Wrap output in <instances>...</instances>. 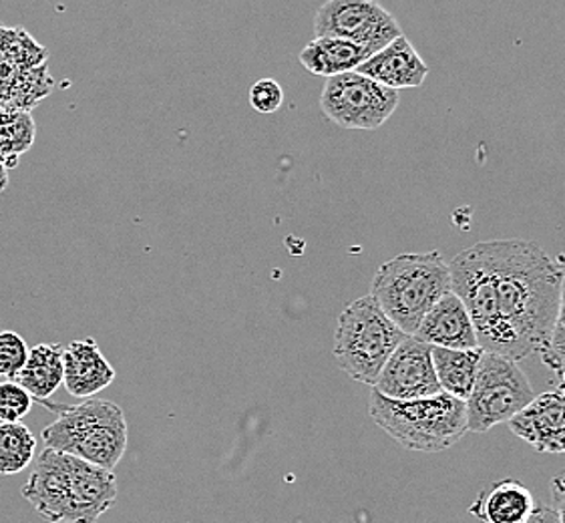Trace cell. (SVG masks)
<instances>
[{
    "label": "cell",
    "instance_id": "obj_1",
    "mask_svg": "<svg viewBox=\"0 0 565 523\" xmlns=\"http://www.w3.org/2000/svg\"><path fill=\"white\" fill-rule=\"evenodd\" d=\"M479 244L495 278L501 319L527 353H545L562 295L557 262L530 239H489Z\"/></svg>",
    "mask_w": 565,
    "mask_h": 523
},
{
    "label": "cell",
    "instance_id": "obj_2",
    "mask_svg": "<svg viewBox=\"0 0 565 523\" xmlns=\"http://www.w3.org/2000/svg\"><path fill=\"white\" fill-rule=\"evenodd\" d=\"M451 292L449 264L439 252L398 254L374 274L371 296L386 319L407 337L417 332L430 308Z\"/></svg>",
    "mask_w": 565,
    "mask_h": 523
},
{
    "label": "cell",
    "instance_id": "obj_3",
    "mask_svg": "<svg viewBox=\"0 0 565 523\" xmlns=\"http://www.w3.org/2000/svg\"><path fill=\"white\" fill-rule=\"evenodd\" d=\"M57 419L43 429L46 449L77 457L90 466L114 471L127 449V421L124 410L107 398H85L77 405H51Z\"/></svg>",
    "mask_w": 565,
    "mask_h": 523
},
{
    "label": "cell",
    "instance_id": "obj_4",
    "mask_svg": "<svg viewBox=\"0 0 565 523\" xmlns=\"http://www.w3.org/2000/svg\"><path fill=\"white\" fill-rule=\"evenodd\" d=\"M369 415L396 444L423 453L445 451L467 433L465 403L447 393L417 401H393L373 391Z\"/></svg>",
    "mask_w": 565,
    "mask_h": 523
},
{
    "label": "cell",
    "instance_id": "obj_5",
    "mask_svg": "<svg viewBox=\"0 0 565 523\" xmlns=\"http://www.w3.org/2000/svg\"><path fill=\"white\" fill-rule=\"evenodd\" d=\"M449 274L451 290L459 296L473 322L479 349L483 353L505 356L515 363L527 359L530 353L505 324V320L501 319L495 278L487 264L481 244L459 252L449 264Z\"/></svg>",
    "mask_w": 565,
    "mask_h": 523
},
{
    "label": "cell",
    "instance_id": "obj_6",
    "mask_svg": "<svg viewBox=\"0 0 565 523\" xmlns=\"http://www.w3.org/2000/svg\"><path fill=\"white\" fill-rule=\"evenodd\" d=\"M405 337L403 330L386 319L373 296H362L340 312L334 359L351 378L373 387L386 361Z\"/></svg>",
    "mask_w": 565,
    "mask_h": 523
},
{
    "label": "cell",
    "instance_id": "obj_7",
    "mask_svg": "<svg viewBox=\"0 0 565 523\" xmlns=\"http://www.w3.org/2000/svg\"><path fill=\"white\" fill-rule=\"evenodd\" d=\"M55 89L49 51L21 26H0V109L33 111Z\"/></svg>",
    "mask_w": 565,
    "mask_h": 523
},
{
    "label": "cell",
    "instance_id": "obj_8",
    "mask_svg": "<svg viewBox=\"0 0 565 523\" xmlns=\"http://www.w3.org/2000/svg\"><path fill=\"white\" fill-rule=\"evenodd\" d=\"M535 398L532 383L520 364L499 354H481L476 385L465 401L467 431L487 433L509 423Z\"/></svg>",
    "mask_w": 565,
    "mask_h": 523
},
{
    "label": "cell",
    "instance_id": "obj_9",
    "mask_svg": "<svg viewBox=\"0 0 565 523\" xmlns=\"http://www.w3.org/2000/svg\"><path fill=\"white\" fill-rule=\"evenodd\" d=\"M401 102L398 92L359 75L356 71L330 77L320 95L322 114L344 129L373 131L385 126Z\"/></svg>",
    "mask_w": 565,
    "mask_h": 523
},
{
    "label": "cell",
    "instance_id": "obj_10",
    "mask_svg": "<svg viewBox=\"0 0 565 523\" xmlns=\"http://www.w3.org/2000/svg\"><path fill=\"white\" fill-rule=\"evenodd\" d=\"M315 33L317 39H340L379 53L398 39L403 29L393 12L374 0H328L315 17Z\"/></svg>",
    "mask_w": 565,
    "mask_h": 523
},
{
    "label": "cell",
    "instance_id": "obj_11",
    "mask_svg": "<svg viewBox=\"0 0 565 523\" xmlns=\"http://www.w3.org/2000/svg\"><path fill=\"white\" fill-rule=\"evenodd\" d=\"M373 391L393 401H417L443 393L433 366V346L405 337L374 381Z\"/></svg>",
    "mask_w": 565,
    "mask_h": 523
},
{
    "label": "cell",
    "instance_id": "obj_12",
    "mask_svg": "<svg viewBox=\"0 0 565 523\" xmlns=\"http://www.w3.org/2000/svg\"><path fill=\"white\" fill-rule=\"evenodd\" d=\"M23 498L45 522H71V483L68 456L45 449L23 488Z\"/></svg>",
    "mask_w": 565,
    "mask_h": 523
},
{
    "label": "cell",
    "instance_id": "obj_13",
    "mask_svg": "<svg viewBox=\"0 0 565 523\" xmlns=\"http://www.w3.org/2000/svg\"><path fill=\"white\" fill-rule=\"evenodd\" d=\"M525 444L540 453H565V397L550 391L533 398L532 403L508 423Z\"/></svg>",
    "mask_w": 565,
    "mask_h": 523
},
{
    "label": "cell",
    "instance_id": "obj_14",
    "mask_svg": "<svg viewBox=\"0 0 565 523\" xmlns=\"http://www.w3.org/2000/svg\"><path fill=\"white\" fill-rule=\"evenodd\" d=\"M413 337L417 341L430 344L433 349H451V351L479 349L473 322L469 319L463 302L452 290L430 308Z\"/></svg>",
    "mask_w": 565,
    "mask_h": 523
},
{
    "label": "cell",
    "instance_id": "obj_15",
    "mask_svg": "<svg viewBox=\"0 0 565 523\" xmlns=\"http://www.w3.org/2000/svg\"><path fill=\"white\" fill-rule=\"evenodd\" d=\"M356 73L385 85L393 92H401L420 87L429 75V67L418 55L417 49L411 45L407 36L401 34L383 51L366 58L361 67L356 68Z\"/></svg>",
    "mask_w": 565,
    "mask_h": 523
},
{
    "label": "cell",
    "instance_id": "obj_16",
    "mask_svg": "<svg viewBox=\"0 0 565 523\" xmlns=\"http://www.w3.org/2000/svg\"><path fill=\"white\" fill-rule=\"evenodd\" d=\"M115 381V369L103 356L95 339H81L63 346V385L68 395L95 397Z\"/></svg>",
    "mask_w": 565,
    "mask_h": 523
},
{
    "label": "cell",
    "instance_id": "obj_17",
    "mask_svg": "<svg viewBox=\"0 0 565 523\" xmlns=\"http://www.w3.org/2000/svg\"><path fill=\"white\" fill-rule=\"evenodd\" d=\"M469 512L483 523H527L535 512V500L518 479H503L479 491Z\"/></svg>",
    "mask_w": 565,
    "mask_h": 523
},
{
    "label": "cell",
    "instance_id": "obj_18",
    "mask_svg": "<svg viewBox=\"0 0 565 523\" xmlns=\"http://www.w3.org/2000/svg\"><path fill=\"white\" fill-rule=\"evenodd\" d=\"M373 51L340 39H315L300 51V63L318 77H339L361 67Z\"/></svg>",
    "mask_w": 565,
    "mask_h": 523
},
{
    "label": "cell",
    "instance_id": "obj_19",
    "mask_svg": "<svg viewBox=\"0 0 565 523\" xmlns=\"http://www.w3.org/2000/svg\"><path fill=\"white\" fill-rule=\"evenodd\" d=\"M12 381L21 385L36 403L49 401L63 385V346L36 344L29 351L23 371Z\"/></svg>",
    "mask_w": 565,
    "mask_h": 523
},
{
    "label": "cell",
    "instance_id": "obj_20",
    "mask_svg": "<svg viewBox=\"0 0 565 523\" xmlns=\"http://www.w3.org/2000/svg\"><path fill=\"white\" fill-rule=\"evenodd\" d=\"M481 354H483L481 349H471V351L433 349V366L443 393L465 403L476 385Z\"/></svg>",
    "mask_w": 565,
    "mask_h": 523
},
{
    "label": "cell",
    "instance_id": "obj_21",
    "mask_svg": "<svg viewBox=\"0 0 565 523\" xmlns=\"http://www.w3.org/2000/svg\"><path fill=\"white\" fill-rule=\"evenodd\" d=\"M36 137V124L29 111L0 109V160L9 170L19 166V158L29 153Z\"/></svg>",
    "mask_w": 565,
    "mask_h": 523
},
{
    "label": "cell",
    "instance_id": "obj_22",
    "mask_svg": "<svg viewBox=\"0 0 565 523\" xmlns=\"http://www.w3.org/2000/svg\"><path fill=\"white\" fill-rule=\"evenodd\" d=\"M36 439L23 423H0V476H17L31 466Z\"/></svg>",
    "mask_w": 565,
    "mask_h": 523
},
{
    "label": "cell",
    "instance_id": "obj_23",
    "mask_svg": "<svg viewBox=\"0 0 565 523\" xmlns=\"http://www.w3.org/2000/svg\"><path fill=\"white\" fill-rule=\"evenodd\" d=\"M29 346L23 337L14 330L0 332V376H7L12 381L23 371L24 363L29 359Z\"/></svg>",
    "mask_w": 565,
    "mask_h": 523
},
{
    "label": "cell",
    "instance_id": "obj_24",
    "mask_svg": "<svg viewBox=\"0 0 565 523\" xmlns=\"http://www.w3.org/2000/svg\"><path fill=\"white\" fill-rule=\"evenodd\" d=\"M33 397L14 381L0 383V423H21L31 413Z\"/></svg>",
    "mask_w": 565,
    "mask_h": 523
},
{
    "label": "cell",
    "instance_id": "obj_25",
    "mask_svg": "<svg viewBox=\"0 0 565 523\" xmlns=\"http://www.w3.org/2000/svg\"><path fill=\"white\" fill-rule=\"evenodd\" d=\"M555 262L562 273V295H559V310H557L554 334H552L550 346L542 354L543 363L547 364L552 371L565 363V254Z\"/></svg>",
    "mask_w": 565,
    "mask_h": 523
},
{
    "label": "cell",
    "instance_id": "obj_26",
    "mask_svg": "<svg viewBox=\"0 0 565 523\" xmlns=\"http://www.w3.org/2000/svg\"><path fill=\"white\" fill-rule=\"evenodd\" d=\"M284 89L276 79L256 81L249 89V105L256 114H274L282 107Z\"/></svg>",
    "mask_w": 565,
    "mask_h": 523
},
{
    "label": "cell",
    "instance_id": "obj_27",
    "mask_svg": "<svg viewBox=\"0 0 565 523\" xmlns=\"http://www.w3.org/2000/svg\"><path fill=\"white\" fill-rule=\"evenodd\" d=\"M552 500H554L555 515L557 522L565 523V471L552 479Z\"/></svg>",
    "mask_w": 565,
    "mask_h": 523
},
{
    "label": "cell",
    "instance_id": "obj_28",
    "mask_svg": "<svg viewBox=\"0 0 565 523\" xmlns=\"http://www.w3.org/2000/svg\"><path fill=\"white\" fill-rule=\"evenodd\" d=\"M527 523H559L552 508H535L530 522Z\"/></svg>",
    "mask_w": 565,
    "mask_h": 523
},
{
    "label": "cell",
    "instance_id": "obj_29",
    "mask_svg": "<svg viewBox=\"0 0 565 523\" xmlns=\"http://www.w3.org/2000/svg\"><path fill=\"white\" fill-rule=\"evenodd\" d=\"M555 391L565 397V363L555 369Z\"/></svg>",
    "mask_w": 565,
    "mask_h": 523
},
{
    "label": "cell",
    "instance_id": "obj_30",
    "mask_svg": "<svg viewBox=\"0 0 565 523\" xmlns=\"http://www.w3.org/2000/svg\"><path fill=\"white\" fill-rule=\"evenodd\" d=\"M9 168H7V163L0 160V194L7 190V185H9Z\"/></svg>",
    "mask_w": 565,
    "mask_h": 523
}]
</instances>
